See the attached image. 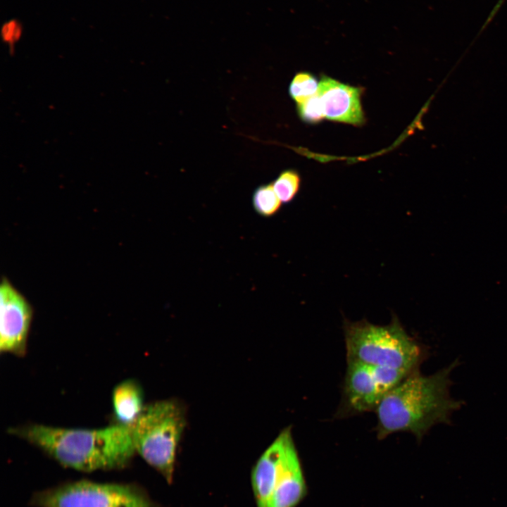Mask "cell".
I'll list each match as a JSON object with an SVG mask.
<instances>
[{"label": "cell", "mask_w": 507, "mask_h": 507, "mask_svg": "<svg viewBox=\"0 0 507 507\" xmlns=\"http://www.w3.org/2000/svg\"><path fill=\"white\" fill-rule=\"evenodd\" d=\"M30 505L35 507H160L139 485L89 480L67 482L35 492Z\"/></svg>", "instance_id": "cell-5"}, {"label": "cell", "mask_w": 507, "mask_h": 507, "mask_svg": "<svg viewBox=\"0 0 507 507\" xmlns=\"http://www.w3.org/2000/svg\"><path fill=\"white\" fill-rule=\"evenodd\" d=\"M457 365L456 361L430 375L417 370L389 392L375 411L377 438L408 432L420 441L433 426L450 423L463 404L450 394L451 373Z\"/></svg>", "instance_id": "cell-1"}, {"label": "cell", "mask_w": 507, "mask_h": 507, "mask_svg": "<svg viewBox=\"0 0 507 507\" xmlns=\"http://www.w3.org/2000/svg\"><path fill=\"white\" fill-rule=\"evenodd\" d=\"M301 179L297 172L286 170L272 182L273 188L282 204L292 202L298 194Z\"/></svg>", "instance_id": "cell-13"}, {"label": "cell", "mask_w": 507, "mask_h": 507, "mask_svg": "<svg viewBox=\"0 0 507 507\" xmlns=\"http://www.w3.org/2000/svg\"><path fill=\"white\" fill-rule=\"evenodd\" d=\"M33 310L27 299L6 278L0 285V351L23 356Z\"/></svg>", "instance_id": "cell-7"}, {"label": "cell", "mask_w": 507, "mask_h": 507, "mask_svg": "<svg viewBox=\"0 0 507 507\" xmlns=\"http://www.w3.org/2000/svg\"><path fill=\"white\" fill-rule=\"evenodd\" d=\"M61 465L78 471L118 470L136 453L130 426L114 424L98 430L65 429L38 424L10 428Z\"/></svg>", "instance_id": "cell-2"}, {"label": "cell", "mask_w": 507, "mask_h": 507, "mask_svg": "<svg viewBox=\"0 0 507 507\" xmlns=\"http://www.w3.org/2000/svg\"><path fill=\"white\" fill-rule=\"evenodd\" d=\"M306 493L305 477L292 437L287 443L268 507H296Z\"/></svg>", "instance_id": "cell-10"}, {"label": "cell", "mask_w": 507, "mask_h": 507, "mask_svg": "<svg viewBox=\"0 0 507 507\" xmlns=\"http://www.w3.org/2000/svg\"><path fill=\"white\" fill-rule=\"evenodd\" d=\"M317 94L322 101L325 118L352 125L363 123L360 89L324 77L319 83Z\"/></svg>", "instance_id": "cell-8"}, {"label": "cell", "mask_w": 507, "mask_h": 507, "mask_svg": "<svg viewBox=\"0 0 507 507\" xmlns=\"http://www.w3.org/2000/svg\"><path fill=\"white\" fill-rule=\"evenodd\" d=\"M298 113L300 118L307 123H315L323 119V107L318 94L298 104Z\"/></svg>", "instance_id": "cell-15"}, {"label": "cell", "mask_w": 507, "mask_h": 507, "mask_svg": "<svg viewBox=\"0 0 507 507\" xmlns=\"http://www.w3.org/2000/svg\"><path fill=\"white\" fill-rule=\"evenodd\" d=\"M291 438V429L283 430L253 467L251 482L256 507H268L284 451Z\"/></svg>", "instance_id": "cell-9"}, {"label": "cell", "mask_w": 507, "mask_h": 507, "mask_svg": "<svg viewBox=\"0 0 507 507\" xmlns=\"http://www.w3.org/2000/svg\"><path fill=\"white\" fill-rule=\"evenodd\" d=\"M344 331L347 361L412 373L423 360L422 346L406 332L396 316L385 325L366 320H346Z\"/></svg>", "instance_id": "cell-3"}, {"label": "cell", "mask_w": 507, "mask_h": 507, "mask_svg": "<svg viewBox=\"0 0 507 507\" xmlns=\"http://www.w3.org/2000/svg\"><path fill=\"white\" fill-rule=\"evenodd\" d=\"M410 374L347 361L339 416L375 411L384 396Z\"/></svg>", "instance_id": "cell-6"}, {"label": "cell", "mask_w": 507, "mask_h": 507, "mask_svg": "<svg viewBox=\"0 0 507 507\" xmlns=\"http://www.w3.org/2000/svg\"><path fill=\"white\" fill-rule=\"evenodd\" d=\"M282 201L277 196L272 183L256 187L252 195V206L255 212L263 218H271L280 210Z\"/></svg>", "instance_id": "cell-12"}, {"label": "cell", "mask_w": 507, "mask_h": 507, "mask_svg": "<svg viewBox=\"0 0 507 507\" xmlns=\"http://www.w3.org/2000/svg\"><path fill=\"white\" fill-rule=\"evenodd\" d=\"M112 402L115 424L131 425L144 408L141 386L134 380L120 382L113 390Z\"/></svg>", "instance_id": "cell-11"}, {"label": "cell", "mask_w": 507, "mask_h": 507, "mask_svg": "<svg viewBox=\"0 0 507 507\" xmlns=\"http://www.w3.org/2000/svg\"><path fill=\"white\" fill-rule=\"evenodd\" d=\"M318 86L319 84L313 75L306 73H300L292 80L289 93L296 102L300 104L315 95Z\"/></svg>", "instance_id": "cell-14"}, {"label": "cell", "mask_w": 507, "mask_h": 507, "mask_svg": "<svg viewBox=\"0 0 507 507\" xmlns=\"http://www.w3.org/2000/svg\"><path fill=\"white\" fill-rule=\"evenodd\" d=\"M184 425V411L174 400L144 406L130 425L136 453L168 484L173 480L177 450Z\"/></svg>", "instance_id": "cell-4"}]
</instances>
